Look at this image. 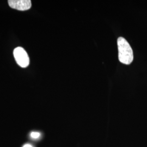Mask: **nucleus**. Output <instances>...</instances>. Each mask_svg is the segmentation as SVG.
Masks as SVG:
<instances>
[{
    "mask_svg": "<svg viewBox=\"0 0 147 147\" xmlns=\"http://www.w3.org/2000/svg\"><path fill=\"white\" fill-rule=\"evenodd\" d=\"M40 135V133L37 132H33L31 134V136L32 138H34V139H36V138H38V137H39Z\"/></svg>",
    "mask_w": 147,
    "mask_h": 147,
    "instance_id": "4",
    "label": "nucleus"
},
{
    "mask_svg": "<svg viewBox=\"0 0 147 147\" xmlns=\"http://www.w3.org/2000/svg\"><path fill=\"white\" fill-rule=\"evenodd\" d=\"M13 53L16 62L19 66L22 68H26L29 65L30 58L26 51L22 47H16Z\"/></svg>",
    "mask_w": 147,
    "mask_h": 147,
    "instance_id": "2",
    "label": "nucleus"
},
{
    "mask_svg": "<svg viewBox=\"0 0 147 147\" xmlns=\"http://www.w3.org/2000/svg\"><path fill=\"white\" fill-rule=\"evenodd\" d=\"M117 45L119 61L126 65L131 64L134 59V54L129 43L123 37H119L117 39Z\"/></svg>",
    "mask_w": 147,
    "mask_h": 147,
    "instance_id": "1",
    "label": "nucleus"
},
{
    "mask_svg": "<svg viewBox=\"0 0 147 147\" xmlns=\"http://www.w3.org/2000/svg\"><path fill=\"white\" fill-rule=\"evenodd\" d=\"M8 3L11 8L19 11H26L31 7L30 0H9Z\"/></svg>",
    "mask_w": 147,
    "mask_h": 147,
    "instance_id": "3",
    "label": "nucleus"
},
{
    "mask_svg": "<svg viewBox=\"0 0 147 147\" xmlns=\"http://www.w3.org/2000/svg\"><path fill=\"white\" fill-rule=\"evenodd\" d=\"M23 147H32V146L31 144H25Z\"/></svg>",
    "mask_w": 147,
    "mask_h": 147,
    "instance_id": "5",
    "label": "nucleus"
}]
</instances>
